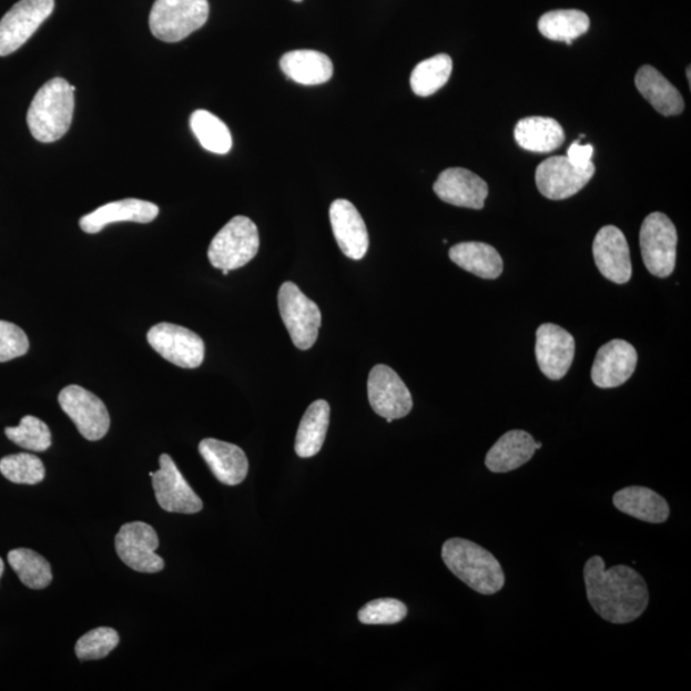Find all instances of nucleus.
I'll list each match as a JSON object with an SVG mask.
<instances>
[{
	"instance_id": "b1692460",
	"label": "nucleus",
	"mask_w": 691,
	"mask_h": 691,
	"mask_svg": "<svg viewBox=\"0 0 691 691\" xmlns=\"http://www.w3.org/2000/svg\"><path fill=\"white\" fill-rule=\"evenodd\" d=\"M280 65L283 73L299 85H322L333 77L329 57L316 50H294L281 58Z\"/></svg>"
},
{
	"instance_id": "6e6552de",
	"label": "nucleus",
	"mask_w": 691,
	"mask_h": 691,
	"mask_svg": "<svg viewBox=\"0 0 691 691\" xmlns=\"http://www.w3.org/2000/svg\"><path fill=\"white\" fill-rule=\"evenodd\" d=\"M148 343L163 359L183 369H196L204 362L205 345L195 332L160 323L148 332Z\"/></svg>"
},
{
	"instance_id": "c756f323",
	"label": "nucleus",
	"mask_w": 691,
	"mask_h": 691,
	"mask_svg": "<svg viewBox=\"0 0 691 691\" xmlns=\"http://www.w3.org/2000/svg\"><path fill=\"white\" fill-rule=\"evenodd\" d=\"M453 60L447 54H438L415 67L410 85L414 94L427 98L436 94L451 78Z\"/></svg>"
},
{
	"instance_id": "f704fd0d",
	"label": "nucleus",
	"mask_w": 691,
	"mask_h": 691,
	"mask_svg": "<svg viewBox=\"0 0 691 691\" xmlns=\"http://www.w3.org/2000/svg\"><path fill=\"white\" fill-rule=\"evenodd\" d=\"M120 643V636L112 628H98L82 636L77 643V654L81 661L105 659Z\"/></svg>"
},
{
	"instance_id": "72a5a7b5",
	"label": "nucleus",
	"mask_w": 691,
	"mask_h": 691,
	"mask_svg": "<svg viewBox=\"0 0 691 691\" xmlns=\"http://www.w3.org/2000/svg\"><path fill=\"white\" fill-rule=\"evenodd\" d=\"M8 439L29 451L44 453L52 446V433L43 420L35 416H23L19 427L4 430Z\"/></svg>"
},
{
	"instance_id": "e433bc0d",
	"label": "nucleus",
	"mask_w": 691,
	"mask_h": 691,
	"mask_svg": "<svg viewBox=\"0 0 691 691\" xmlns=\"http://www.w3.org/2000/svg\"><path fill=\"white\" fill-rule=\"evenodd\" d=\"M29 348L27 333L13 323L0 321V363L27 355Z\"/></svg>"
},
{
	"instance_id": "393cba45",
	"label": "nucleus",
	"mask_w": 691,
	"mask_h": 691,
	"mask_svg": "<svg viewBox=\"0 0 691 691\" xmlns=\"http://www.w3.org/2000/svg\"><path fill=\"white\" fill-rule=\"evenodd\" d=\"M636 85L657 112L678 115L684 111V99L680 91L652 65H643L636 77Z\"/></svg>"
},
{
	"instance_id": "4c0bfd02",
	"label": "nucleus",
	"mask_w": 691,
	"mask_h": 691,
	"mask_svg": "<svg viewBox=\"0 0 691 691\" xmlns=\"http://www.w3.org/2000/svg\"><path fill=\"white\" fill-rule=\"evenodd\" d=\"M595 148L590 144L580 145V139L568 150V160L577 166H587L592 163Z\"/></svg>"
},
{
	"instance_id": "2eb2a0df",
	"label": "nucleus",
	"mask_w": 691,
	"mask_h": 691,
	"mask_svg": "<svg viewBox=\"0 0 691 691\" xmlns=\"http://www.w3.org/2000/svg\"><path fill=\"white\" fill-rule=\"evenodd\" d=\"M576 355V339L557 324H542L537 331L536 356L540 372L552 380L568 374Z\"/></svg>"
},
{
	"instance_id": "37998d69",
	"label": "nucleus",
	"mask_w": 691,
	"mask_h": 691,
	"mask_svg": "<svg viewBox=\"0 0 691 691\" xmlns=\"http://www.w3.org/2000/svg\"><path fill=\"white\" fill-rule=\"evenodd\" d=\"M294 2H303V0H294Z\"/></svg>"
},
{
	"instance_id": "bb28decb",
	"label": "nucleus",
	"mask_w": 691,
	"mask_h": 691,
	"mask_svg": "<svg viewBox=\"0 0 691 691\" xmlns=\"http://www.w3.org/2000/svg\"><path fill=\"white\" fill-rule=\"evenodd\" d=\"M449 260L482 280H496L504 272V261L494 246L485 243H461L449 250Z\"/></svg>"
},
{
	"instance_id": "20e7f679",
	"label": "nucleus",
	"mask_w": 691,
	"mask_h": 691,
	"mask_svg": "<svg viewBox=\"0 0 691 691\" xmlns=\"http://www.w3.org/2000/svg\"><path fill=\"white\" fill-rule=\"evenodd\" d=\"M256 224L244 215L232 219L213 238L207 257L216 270L236 271L252 262L260 252Z\"/></svg>"
},
{
	"instance_id": "dca6fc26",
	"label": "nucleus",
	"mask_w": 691,
	"mask_h": 691,
	"mask_svg": "<svg viewBox=\"0 0 691 691\" xmlns=\"http://www.w3.org/2000/svg\"><path fill=\"white\" fill-rule=\"evenodd\" d=\"M593 256L599 272L611 282L623 285L632 274L630 248L626 235L614 226H606L597 233Z\"/></svg>"
},
{
	"instance_id": "f8f14e48",
	"label": "nucleus",
	"mask_w": 691,
	"mask_h": 691,
	"mask_svg": "<svg viewBox=\"0 0 691 691\" xmlns=\"http://www.w3.org/2000/svg\"><path fill=\"white\" fill-rule=\"evenodd\" d=\"M368 396L374 413L393 423L413 410L409 388L398 374L387 365H376L368 379Z\"/></svg>"
},
{
	"instance_id": "a878e982",
	"label": "nucleus",
	"mask_w": 691,
	"mask_h": 691,
	"mask_svg": "<svg viewBox=\"0 0 691 691\" xmlns=\"http://www.w3.org/2000/svg\"><path fill=\"white\" fill-rule=\"evenodd\" d=\"M515 140L524 150L532 153H551L565 141L559 122L548 116H528L515 128Z\"/></svg>"
},
{
	"instance_id": "ddd939ff",
	"label": "nucleus",
	"mask_w": 691,
	"mask_h": 691,
	"mask_svg": "<svg viewBox=\"0 0 691 691\" xmlns=\"http://www.w3.org/2000/svg\"><path fill=\"white\" fill-rule=\"evenodd\" d=\"M595 173L593 162L587 166H577L568 156H552L538 165L536 182L539 193L547 199L565 200L585 189Z\"/></svg>"
},
{
	"instance_id": "f03ea898",
	"label": "nucleus",
	"mask_w": 691,
	"mask_h": 691,
	"mask_svg": "<svg viewBox=\"0 0 691 691\" xmlns=\"http://www.w3.org/2000/svg\"><path fill=\"white\" fill-rule=\"evenodd\" d=\"M448 570L482 596H492L505 587L501 563L486 548L468 539H448L443 547Z\"/></svg>"
},
{
	"instance_id": "0eeeda50",
	"label": "nucleus",
	"mask_w": 691,
	"mask_h": 691,
	"mask_svg": "<svg viewBox=\"0 0 691 691\" xmlns=\"http://www.w3.org/2000/svg\"><path fill=\"white\" fill-rule=\"evenodd\" d=\"M678 231L668 215L649 214L640 230V248L649 273L656 277L671 276L677 265Z\"/></svg>"
},
{
	"instance_id": "ea45409f",
	"label": "nucleus",
	"mask_w": 691,
	"mask_h": 691,
	"mask_svg": "<svg viewBox=\"0 0 691 691\" xmlns=\"http://www.w3.org/2000/svg\"><path fill=\"white\" fill-rule=\"evenodd\" d=\"M687 71H688V81H689V83H690V81H691V79H690V67H688V70H687Z\"/></svg>"
},
{
	"instance_id": "423d86ee",
	"label": "nucleus",
	"mask_w": 691,
	"mask_h": 691,
	"mask_svg": "<svg viewBox=\"0 0 691 691\" xmlns=\"http://www.w3.org/2000/svg\"><path fill=\"white\" fill-rule=\"evenodd\" d=\"M278 306L281 318L294 345L304 352L312 348L318 339L322 324L319 306L293 282H285L281 286Z\"/></svg>"
},
{
	"instance_id": "f3484780",
	"label": "nucleus",
	"mask_w": 691,
	"mask_h": 691,
	"mask_svg": "<svg viewBox=\"0 0 691 691\" xmlns=\"http://www.w3.org/2000/svg\"><path fill=\"white\" fill-rule=\"evenodd\" d=\"M329 220L337 244L349 260L362 261L368 253L369 235L359 211L348 200L332 203Z\"/></svg>"
},
{
	"instance_id": "cd10ccee",
	"label": "nucleus",
	"mask_w": 691,
	"mask_h": 691,
	"mask_svg": "<svg viewBox=\"0 0 691 691\" xmlns=\"http://www.w3.org/2000/svg\"><path fill=\"white\" fill-rule=\"evenodd\" d=\"M331 407L324 399L313 403L303 416L296 435L295 451L303 459L318 455L327 437Z\"/></svg>"
},
{
	"instance_id": "473e14b6",
	"label": "nucleus",
	"mask_w": 691,
	"mask_h": 691,
	"mask_svg": "<svg viewBox=\"0 0 691 691\" xmlns=\"http://www.w3.org/2000/svg\"><path fill=\"white\" fill-rule=\"evenodd\" d=\"M2 476L16 485H39L45 478V466L35 455L16 454L0 460Z\"/></svg>"
},
{
	"instance_id": "79ce46f5",
	"label": "nucleus",
	"mask_w": 691,
	"mask_h": 691,
	"mask_svg": "<svg viewBox=\"0 0 691 691\" xmlns=\"http://www.w3.org/2000/svg\"><path fill=\"white\" fill-rule=\"evenodd\" d=\"M224 276H227V274L230 273L228 271H222Z\"/></svg>"
},
{
	"instance_id": "2f4dec72",
	"label": "nucleus",
	"mask_w": 691,
	"mask_h": 691,
	"mask_svg": "<svg viewBox=\"0 0 691 691\" xmlns=\"http://www.w3.org/2000/svg\"><path fill=\"white\" fill-rule=\"evenodd\" d=\"M8 562L19 576L22 585L30 589H44L53 580L50 563L37 552L28 548L13 549L8 553Z\"/></svg>"
},
{
	"instance_id": "412c9836",
	"label": "nucleus",
	"mask_w": 691,
	"mask_h": 691,
	"mask_svg": "<svg viewBox=\"0 0 691 691\" xmlns=\"http://www.w3.org/2000/svg\"><path fill=\"white\" fill-rule=\"evenodd\" d=\"M199 453L210 466L214 477L223 485L237 486L246 479L248 461L238 446L206 438L200 443Z\"/></svg>"
},
{
	"instance_id": "aec40b11",
	"label": "nucleus",
	"mask_w": 691,
	"mask_h": 691,
	"mask_svg": "<svg viewBox=\"0 0 691 691\" xmlns=\"http://www.w3.org/2000/svg\"><path fill=\"white\" fill-rule=\"evenodd\" d=\"M157 214H160V207L153 203L140 199H124L83 215L80 220V227L83 232L94 235L113 223H150L156 219Z\"/></svg>"
},
{
	"instance_id": "a19ab883",
	"label": "nucleus",
	"mask_w": 691,
	"mask_h": 691,
	"mask_svg": "<svg viewBox=\"0 0 691 691\" xmlns=\"http://www.w3.org/2000/svg\"><path fill=\"white\" fill-rule=\"evenodd\" d=\"M536 448H537V449L542 448V444H540V443H536Z\"/></svg>"
},
{
	"instance_id": "c85d7f7f",
	"label": "nucleus",
	"mask_w": 691,
	"mask_h": 691,
	"mask_svg": "<svg viewBox=\"0 0 691 691\" xmlns=\"http://www.w3.org/2000/svg\"><path fill=\"white\" fill-rule=\"evenodd\" d=\"M590 20L587 13L578 10H559L540 17L538 29L542 35L553 41H565L571 45L572 40L585 35L589 30Z\"/></svg>"
},
{
	"instance_id": "4be33fe9",
	"label": "nucleus",
	"mask_w": 691,
	"mask_h": 691,
	"mask_svg": "<svg viewBox=\"0 0 691 691\" xmlns=\"http://www.w3.org/2000/svg\"><path fill=\"white\" fill-rule=\"evenodd\" d=\"M536 451V440L528 431L510 430L489 449L486 466L492 472L514 471L529 463Z\"/></svg>"
},
{
	"instance_id": "39448f33",
	"label": "nucleus",
	"mask_w": 691,
	"mask_h": 691,
	"mask_svg": "<svg viewBox=\"0 0 691 691\" xmlns=\"http://www.w3.org/2000/svg\"><path fill=\"white\" fill-rule=\"evenodd\" d=\"M207 17V0H155L149 24L156 39L165 43H177L202 29Z\"/></svg>"
},
{
	"instance_id": "58836bf2",
	"label": "nucleus",
	"mask_w": 691,
	"mask_h": 691,
	"mask_svg": "<svg viewBox=\"0 0 691 691\" xmlns=\"http://www.w3.org/2000/svg\"><path fill=\"white\" fill-rule=\"evenodd\" d=\"M4 572V562L2 559H0V578H2Z\"/></svg>"
},
{
	"instance_id": "9b49d317",
	"label": "nucleus",
	"mask_w": 691,
	"mask_h": 691,
	"mask_svg": "<svg viewBox=\"0 0 691 691\" xmlns=\"http://www.w3.org/2000/svg\"><path fill=\"white\" fill-rule=\"evenodd\" d=\"M160 538L146 522L124 524L115 537V551L130 569L138 572L154 573L164 569V561L155 551Z\"/></svg>"
},
{
	"instance_id": "7ed1b4c3",
	"label": "nucleus",
	"mask_w": 691,
	"mask_h": 691,
	"mask_svg": "<svg viewBox=\"0 0 691 691\" xmlns=\"http://www.w3.org/2000/svg\"><path fill=\"white\" fill-rule=\"evenodd\" d=\"M74 111V88L57 78L40 88L28 112V124L33 139L54 143L69 132Z\"/></svg>"
},
{
	"instance_id": "4468645a",
	"label": "nucleus",
	"mask_w": 691,
	"mask_h": 691,
	"mask_svg": "<svg viewBox=\"0 0 691 691\" xmlns=\"http://www.w3.org/2000/svg\"><path fill=\"white\" fill-rule=\"evenodd\" d=\"M160 470L150 472L157 504L163 510L174 514H197L203 510V501L183 478L170 455L160 457Z\"/></svg>"
},
{
	"instance_id": "f257e3e1",
	"label": "nucleus",
	"mask_w": 691,
	"mask_h": 691,
	"mask_svg": "<svg viewBox=\"0 0 691 691\" xmlns=\"http://www.w3.org/2000/svg\"><path fill=\"white\" fill-rule=\"evenodd\" d=\"M585 581L590 606L606 621L621 626L638 620L647 610V582L627 565L606 569L601 556L590 557L585 566Z\"/></svg>"
},
{
	"instance_id": "9d476101",
	"label": "nucleus",
	"mask_w": 691,
	"mask_h": 691,
	"mask_svg": "<svg viewBox=\"0 0 691 691\" xmlns=\"http://www.w3.org/2000/svg\"><path fill=\"white\" fill-rule=\"evenodd\" d=\"M58 403L83 438L100 440L110 430V413L102 399L90 390L77 385L65 387L58 396Z\"/></svg>"
},
{
	"instance_id": "1a4fd4ad",
	"label": "nucleus",
	"mask_w": 691,
	"mask_h": 691,
	"mask_svg": "<svg viewBox=\"0 0 691 691\" xmlns=\"http://www.w3.org/2000/svg\"><path fill=\"white\" fill-rule=\"evenodd\" d=\"M54 0H20L0 20V57L19 50L54 11Z\"/></svg>"
},
{
	"instance_id": "7c9ffc66",
	"label": "nucleus",
	"mask_w": 691,
	"mask_h": 691,
	"mask_svg": "<svg viewBox=\"0 0 691 691\" xmlns=\"http://www.w3.org/2000/svg\"><path fill=\"white\" fill-rule=\"evenodd\" d=\"M190 126L207 152L227 154L232 148V135L227 124L211 112L199 110L191 114Z\"/></svg>"
},
{
	"instance_id": "a211bd4d",
	"label": "nucleus",
	"mask_w": 691,
	"mask_h": 691,
	"mask_svg": "<svg viewBox=\"0 0 691 691\" xmlns=\"http://www.w3.org/2000/svg\"><path fill=\"white\" fill-rule=\"evenodd\" d=\"M638 354L627 341L613 339L598 349L592 380L599 388H616L628 382L637 369Z\"/></svg>"
},
{
	"instance_id": "6ab92c4d",
	"label": "nucleus",
	"mask_w": 691,
	"mask_h": 691,
	"mask_svg": "<svg viewBox=\"0 0 691 691\" xmlns=\"http://www.w3.org/2000/svg\"><path fill=\"white\" fill-rule=\"evenodd\" d=\"M436 195L447 204L482 210L489 193L487 182L465 169H448L435 183Z\"/></svg>"
},
{
	"instance_id": "c9c22d12",
	"label": "nucleus",
	"mask_w": 691,
	"mask_h": 691,
	"mask_svg": "<svg viewBox=\"0 0 691 691\" xmlns=\"http://www.w3.org/2000/svg\"><path fill=\"white\" fill-rule=\"evenodd\" d=\"M407 616V607L398 599L380 598L366 603L359 611V621L365 626H395Z\"/></svg>"
},
{
	"instance_id": "5701e85b",
	"label": "nucleus",
	"mask_w": 691,
	"mask_h": 691,
	"mask_svg": "<svg viewBox=\"0 0 691 691\" xmlns=\"http://www.w3.org/2000/svg\"><path fill=\"white\" fill-rule=\"evenodd\" d=\"M619 511L649 524H662L670 518V506L665 499L646 487H628L613 496Z\"/></svg>"
}]
</instances>
